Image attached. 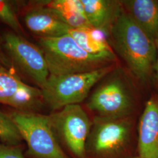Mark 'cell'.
Segmentation results:
<instances>
[{
	"label": "cell",
	"instance_id": "obj_5",
	"mask_svg": "<svg viewBox=\"0 0 158 158\" xmlns=\"http://www.w3.org/2000/svg\"><path fill=\"white\" fill-rule=\"evenodd\" d=\"M91 94L86 107L94 117L119 118L132 116L135 99L122 73L113 70Z\"/></svg>",
	"mask_w": 158,
	"mask_h": 158
},
{
	"label": "cell",
	"instance_id": "obj_11",
	"mask_svg": "<svg viewBox=\"0 0 158 158\" xmlns=\"http://www.w3.org/2000/svg\"><path fill=\"white\" fill-rule=\"evenodd\" d=\"M42 1L26 13L24 20L28 28L39 38L57 37L68 34L71 28L57 12Z\"/></svg>",
	"mask_w": 158,
	"mask_h": 158
},
{
	"label": "cell",
	"instance_id": "obj_13",
	"mask_svg": "<svg viewBox=\"0 0 158 158\" xmlns=\"http://www.w3.org/2000/svg\"><path fill=\"white\" fill-rule=\"evenodd\" d=\"M121 2L125 11L156 43L158 40V0H123Z\"/></svg>",
	"mask_w": 158,
	"mask_h": 158
},
{
	"label": "cell",
	"instance_id": "obj_19",
	"mask_svg": "<svg viewBox=\"0 0 158 158\" xmlns=\"http://www.w3.org/2000/svg\"><path fill=\"white\" fill-rule=\"evenodd\" d=\"M156 49H157V55H156V62L154 67V72L155 73V77L157 81V85H158V40L156 42Z\"/></svg>",
	"mask_w": 158,
	"mask_h": 158
},
{
	"label": "cell",
	"instance_id": "obj_4",
	"mask_svg": "<svg viewBox=\"0 0 158 158\" xmlns=\"http://www.w3.org/2000/svg\"><path fill=\"white\" fill-rule=\"evenodd\" d=\"M114 70L110 65L89 72L49 77L40 89L43 101L53 110L79 104L87 97L94 85Z\"/></svg>",
	"mask_w": 158,
	"mask_h": 158
},
{
	"label": "cell",
	"instance_id": "obj_8",
	"mask_svg": "<svg viewBox=\"0 0 158 158\" xmlns=\"http://www.w3.org/2000/svg\"><path fill=\"white\" fill-rule=\"evenodd\" d=\"M4 41L5 48L13 62L40 89L50 74L44 54L40 46L18 34L11 32L4 35Z\"/></svg>",
	"mask_w": 158,
	"mask_h": 158
},
{
	"label": "cell",
	"instance_id": "obj_9",
	"mask_svg": "<svg viewBox=\"0 0 158 158\" xmlns=\"http://www.w3.org/2000/svg\"><path fill=\"white\" fill-rule=\"evenodd\" d=\"M43 101L40 88L23 82L17 74L6 68H0V103L28 112L37 108Z\"/></svg>",
	"mask_w": 158,
	"mask_h": 158
},
{
	"label": "cell",
	"instance_id": "obj_18",
	"mask_svg": "<svg viewBox=\"0 0 158 158\" xmlns=\"http://www.w3.org/2000/svg\"><path fill=\"white\" fill-rule=\"evenodd\" d=\"M0 158H25L16 146L0 143Z\"/></svg>",
	"mask_w": 158,
	"mask_h": 158
},
{
	"label": "cell",
	"instance_id": "obj_16",
	"mask_svg": "<svg viewBox=\"0 0 158 158\" xmlns=\"http://www.w3.org/2000/svg\"><path fill=\"white\" fill-rule=\"evenodd\" d=\"M0 139L6 145L16 146L23 138L11 117L0 111Z\"/></svg>",
	"mask_w": 158,
	"mask_h": 158
},
{
	"label": "cell",
	"instance_id": "obj_20",
	"mask_svg": "<svg viewBox=\"0 0 158 158\" xmlns=\"http://www.w3.org/2000/svg\"><path fill=\"white\" fill-rule=\"evenodd\" d=\"M2 55L1 53V51H0V68H1V64H2Z\"/></svg>",
	"mask_w": 158,
	"mask_h": 158
},
{
	"label": "cell",
	"instance_id": "obj_17",
	"mask_svg": "<svg viewBox=\"0 0 158 158\" xmlns=\"http://www.w3.org/2000/svg\"><path fill=\"white\" fill-rule=\"evenodd\" d=\"M0 20L17 32H22L23 28L10 2L0 0Z\"/></svg>",
	"mask_w": 158,
	"mask_h": 158
},
{
	"label": "cell",
	"instance_id": "obj_7",
	"mask_svg": "<svg viewBox=\"0 0 158 158\" xmlns=\"http://www.w3.org/2000/svg\"><path fill=\"white\" fill-rule=\"evenodd\" d=\"M59 141L73 158H85L93 120L80 104L67 106L50 115Z\"/></svg>",
	"mask_w": 158,
	"mask_h": 158
},
{
	"label": "cell",
	"instance_id": "obj_10",
	"mask_svg": "<svg viewBox=\"0 0 158 158\" xmlns=\"http://www.w3.org/2000/svg\"><path fill=\"white\" fill-rule=\"evenodd\" d=\"M136 155L158 158V96L147 102L138 127Z\"/></svg>",
	"mask_w": 158,
	"mask_h": 158
},
{
	"label": "cell",
	"instance_id": "obj_12",
	"mask_svg": "<svg viewBox=\"0 0 158 158\" xmlns=\"http://www.w3.org/2000/svg\"><path fill=\"white\" fill-rule=\"evenodd\" d=\"M85 17L93 28L108 36L113 25L124 11L121 1L81 0Z\"/></svg>",
	"mask_w": 158,
	"mask_h": 158
},
{
	"label": "cell",
	"instance_id": "obj_1",
	"mask_svg": "<svg viewBox=\"0 0 158 158\" xmlns=\"http://www.w3.org/2000/svg\"><path fill=\"white\" fill-rule=\"evenodd\" d=\"M108 37L135 77L142 81L151 77L156 59V43L125 10L113 25Z\"/></svg>",
	"mask_w": 158,
	"mask_h": 158
},
{
	"label": "cell",
	"instance_id": "obj_6",
	"mask_svg": "<svg viewBox=\"0 0 158 158\" xmlns=\"http://www.w3.org/2000/svg\"><path fill=\"white\" fill-rule=\"evenodd\" d=\"M34 158H70L57 137L51 116L15 111L11 115Z\"/></svg>",
	"mask_w": 158,
	"mask_h": 158
},
{
	"label": "cell",
	"instance_id": "obj_15",
	"mask_svg": "<svg viewBox=\"0 0 158 158\" xmlns=\"http://www.w3.org/2000/svg\"><path fill=\"white\" fill-rule=\"evenodd\" d=\"M47 6L57 12L71 28H92L85 17L81 0L50 1Z\"/></svg>",
	"mask_w": 158,
	"mask_h": 158
},
{
	"label": "cell",
	"instance_id": "obj_2",
	"mask_svg": "<svg viewBox=\"0 0 158 158\" xmlns=\"http://www.w3.org/2000/svg\"><path fill=\"white\" fill-rule=\"evenodd\" d=\"M39 44L52 76L89 72L113 65L116 60L114 53L93 55L87 52L69 34L39 38Z\"/></svg>",
	"mask_w": 158,
	"mask_h": 158
},
{
	"label": "cell",
	"instance_id": "obj_21",
	"mask_svg": "<svg viewBox=\"0 0 158 158\" xmlns=\"http://www.w3.org/2000/svg\"><path fill=\"white\" fill-rule=\"evenodd\" d=\"M134 158H140L139 156H136L135 157H134Z\"/></svg>",
	"mask_w": 158,
	"mask_h": 158
},
{
	"label": "cell",
	"instance_id": "obj_14",
	"mask_svg": "<svg viewBox=\"0 0 158 158\" xmlns=\"http://www.w3.org/2000/svg\"><path fill=\"white\" fill-rule=\"evenodd\" d=\"M69 34L82 49L93 55L114 53L108 42L107 36L101 31L93 28H71Z\"/></svg>",
	"mask_w": 158,
	"mask_h": 158
},
{
	"label": "cell",
	"instance_id": "obj_3",
	"mask_svg": "<svg viewBox=\"0 0 158 158\" xmlns=\"http://www.w3.org/2000/svg\"><path fill=\"white\" fill-rule=\"evenodd\" d=\"M85 145L86 158H134L137 142L132 116L109 118L94 117Z\"/></svg>",
	"mask_w": 158,
	"mask_h": 158
}]
</instances>
